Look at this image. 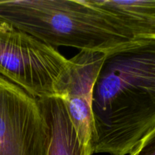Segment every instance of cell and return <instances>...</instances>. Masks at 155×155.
<instances>
[{"mask_svg": "<svg viewBox=\"0 0 155 155\" xmlns=\"http://www.w3.org/2000/svg\"><path fill=\"white\" fill-rule=\"evenodd\" d=\"M116 20L133 39L155 37V0H88Z\"/></svg>", "mask_w": 155, "mask_h": 155, "instance_id": "6", "label": "cell"}, {"mask_svg": "<svg viewBox=\"0 0 155 155\" xmlns=\"http://www.w3.org/2000/svg\"><path fill=\"white\" fill-rule=\"evenodd\" d=\"M105 54L80 51L70 59L69 76L60 98L80 142L90 146L93 129V88Z\"/></svg>", "mask_w": 155, "mask_h": 155, "instance_id": "5", "label": "cell"}, {"mask_svg": "<svg viewBox=\"0 0 155 155\" xmlns=\"http://www.w3.org/2000/svg\"><path fill=\"white\" fill-rule=\"evenodd\" d=\"M0 20L52 47L107 53L134 40L88 0L0 1Z\"/></svg>", "mask_w": 155, "mask_h": 155, "instance_id": "2", "label": "cell"}, {"mask_svg": "<svg viewBox=\"0 0 155 155\" xmlns=\"http://www.w3.org/2000/svg\"><path fill=\"white\" fill-rule=\"evenodd\" d=\"M50 141L38 99L0 76V155H48Z\"/></svg>", "mask_w": 155, "mask_h": 155, "instance_id": "4", "label": "cell"}, {"mask_svg": "<svg viewBox=\"0 0 155 155\" xmlns=\"http://www.w3.org/2000/svg\"><path fill=\"white\" fill-rule=\"evenodd\" d=\"M71 61L57 49L0 20V76L38 100L60 98Z\"/></svg>", "mask_w": 155, "mask_h": 155, "instance_id": "3", "label": "cell"}, {"mask_svg": "<svg viewBox=\"0 0 155 155\" xmlns=\"http://www.w3.org/2000/svg\"><path fill=\"white\" fill-rule=\"evenodd\" d=\"M130 155H155V127Z\"/></svg>", "mask_w": 155, "mask_h": 155, "instance_id": "8", "label": "cell"}, {"mask_svg": "<svg viewBox=\"0 0 155 155\" xmlns=\"http://www.w3.org/2000/svg\"><path fill=\"white\" fill-rule=\"evenodd\" d=\"M92 154L130 155L155 127V37L104 55L93 88Z\"/></svg>", "mask_w": 155, "mask_h": 155, "instance_id": "1", "label": "cell"}, {"mask_svg": "<svg viewBox=\"0 0 155 155\" xmlns=\"http://www.w3.org/2000/svg\"><path fill=\"white\" fill-rule=\"evenodd\" d=\"M51 130L48 155H92L89 145L82 143L66 107L57 97L38 100Z\"/></svg>", "mask_w": 155, "mask_h": 155, "instance_id": "7", "label": "cell"}]
</instances>
